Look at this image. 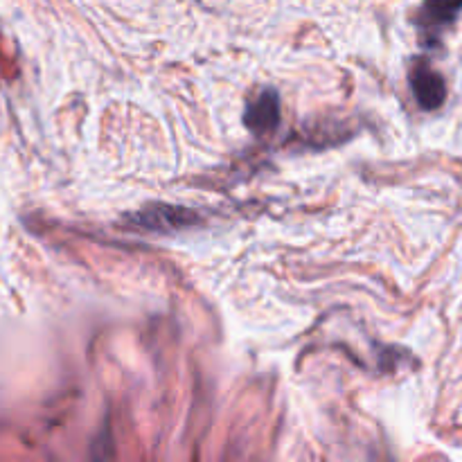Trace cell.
<instances>
[{
	"instance_id": "cell-2",
	"label": "cell",
	"mask_w": 462,
	"mask_h": 462,
	"mask_svg": "<svg viewBox=\"0 0 462 462\" xmlns=\"http://www.w3.org/2000/svg\"><path fill=\"white\" fill-rule=\"evenodd\" d=\"M280 117V102L278 95L264 93L246 113V122L253 131H266L278 122Z\"/></svg>"
},
{
	"instance_id": "cell-1",
	"label": "cell",
	"mask_w": 462,
	"mask_h": 462,
	"mask_svg": "<svg viewBox=\"0 0 462 462\" xmlns=\"http://www.w3.org/2000/svg\"><path fill=\"white\" fill-rule=\"evenodd\" d=\"M413 88L424 108H438L445 102V81L431 68H418L413 72Z\"/></svg>"
}]
</instances>
